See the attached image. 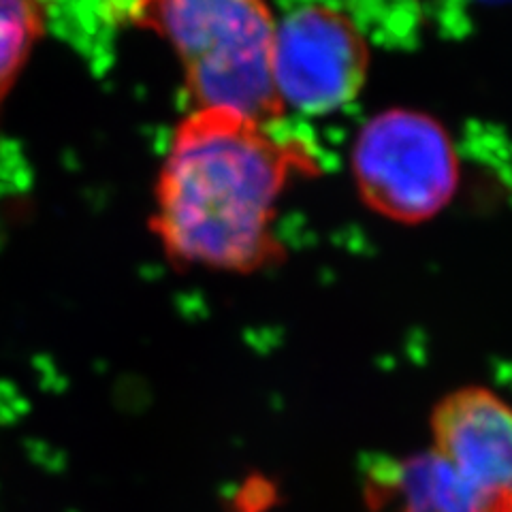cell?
I'll return each instance as SVG.
<instances>
[{"label":"cell","instance_id":"4","mask_svg":"<svg viewBox=\"0 0 512 512\" xmlns=\"http://www.w3.org/2000/svg\"><path fill=\"white\" fill-rule=\"evenodd\" d=\"M271 73L284 107L331 114L363 88L367 45L342 11L323 3L301 5L276 22Z\"/></svg>","mask_w":512,"mask_h":512},{"label":"cell","instance_id":"2","mask_svg":"<svg viewBox=\"0 0 512 512\" xmlns=\"http://www.w3.org/2000/svg\"><path fill=\"white\" fill-rule=\"evenodd\" d=\"M126 13L171 45L195 107H229L269 126L284 116L265 0H126Z\"/></svg>","mask_w":512,"mask_h":512},{"label":"cell","instance_id":"3","mask_svg":"<svg viewBox=\"0 0 512 512\" xmlns=\"http://www.w3.org/2000/svg\"><path fill=\"white\" fill-rule=\"evenodd\" d=\"M352 169L372 210L408 224L434 218L459 182L457 154L444 128L406 109L384 111L363 126Z\"/></svg>","mask_w":512,"mask_h":512},{"label":"cell","instance_id":"6","mask_svg":"<svg viewBox=\"0 0 512 512\" xmlns=\"http://www.w3.org/2000/svg\"><path fill=\"white\" fill-rule=\"evenodd\" d=\"M52 5L54 0H0V109L43 37Z\"/></svg>","mask_w":512,"mask_h":512},{"label":"cell","instance_id":"5","mask_svg":"<svg viewBox=\"0 0 512 512\" xmlns=\"http://www.w3.org/2000/svg\"><path fill=\"white\" fill-rule=\"evenodd\" d=\"M431 451L446 461L476 512H512V406L485 387L446 393L431 412Z\"/></svg>","mask_w":512,"mask_h":512},{"label":"cell","instance_id":"1","mask_svg":"<svg viewBox=\"0 0 512 512\" xmlns=\"http://www.w3.org/2000/svg\"><path fill=\"white\" fill-rule=\"evenodd\" d=\"M297 139L229 107H195L175 126L154 188L152 231L171 261L250 274L282 259L278 201L314 171Z\"/></svg>","mask_w":512,"mask_h":512}]
</instances>
